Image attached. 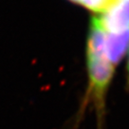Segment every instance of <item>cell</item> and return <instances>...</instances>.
<instances>
[{
  "mask_svg": "<svg viewBox=\"0 0 129 129\" xmlns=\"http://www.w3.org/2000/svg\"><path fill=\"white\" fill-rule=\"evenodd\" d=\"M126 72H127V78H126V88H127V91H129V58H128V62H127Z\"/></svg>",
  "mask_w": 129,
  "mask_h": 129,
  "instance_id": "4",
  "label": "cell"
},
{
  "mask_svg": "<svg viewBox=\"0 0 129 129\" xmlns=\"http://www.w3.org/2000/svg\"><path fill=\"white\" fill-rule=\"evenodd\" d=\"M104 38L105 30L98 16H94L90 22L87 38L88 88L70 129L78 128L90 103L92 104L96 115V129H105L106 99L115 67L108 60L105 54Z\"/></svg>",
  "mask_w": 129,
  "mask_h": 129,
  "instance_id": "1",
  "label": "cell"
},
{
  "mask_svg": "<svg viewBox=\"0 0 129 129\" xmlns=\"http://www.w3.org/2000/svg\"><path fill=\"white\" fill-rule=\"evenodd\" d=\"M129 48V30L120 32H106L104 50L108 60L115 67L119 64Z\"/></svg>",
  "mask_w": 129,
  "mask_h": 129,
  "instance_id": "3",
  "label": "cell"
},
{
  "mask_svg": "<svg viewBox=\"0 0 129 129\" xmlns=\"http://www.w3.org/2000/svg\"><path fill=\"white\" fill-rule=\"evenodd\" d=\"M98 18L106 32L129 30V0H119Z\"/></svg>",
  "mask_w": 129,
  "mask_h": 129,
  "instance_id": "2",
  "label": "cell"
}]
</instances>
